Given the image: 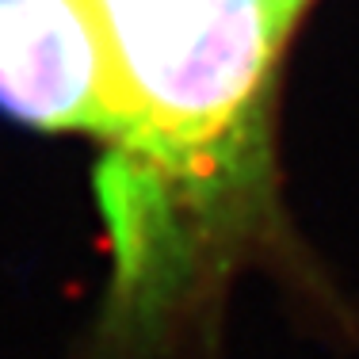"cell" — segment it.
I'll list each match as a JSON object with an SVG mask.
<instances>
[{
    "label": "cell",
    "mask_w": 359,
    "mask_h": 359,
    "mask_svg": "<svg viewBox=\"0 0 359 359\" xmlns=\"http://www.w3.org/2000/svg\"><path fill=\"white\" fill-rule=\"evenodd\" d=\"M306 8H310V0H264V12H268V23H271V31H276L279 46L290 39V31L298 27Z\"/></svg>",
    "instance_id": "3"
},
{
    "label": "cell",
    "mask_w": 359,
    "mask_h": 359,
    "mask_svg": "<svg viewBox=\"0 0 359 359\" xmlns=\"http://www.w3.org/2000/svg\"><path fill=\"white\" fill-rule=\"evenodd\" d=\"M118 130L100 168L111 290L100 359L184 344L271 218L264 0H96Z\"/></svg>",
    "instance_id": "1"
},
{
    "label": "cell",
    "mask_w": 359,
    "mask_h": 359,
    "mask_svg": "<svg viewBox=\"0 0 359 359\" xmlns=\"http://www.w3.org/2000/svg\"><path fill=\"white\" fill-rule=\"evenodd\" d=\"M0 111L111 142L118 88L96 0H0Z\"/></svg>",
    "instance_id": "2"
}]
</instances>
